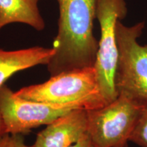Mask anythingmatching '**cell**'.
Returning a JSON list of instances; mask_svg holds the SVG:
<instances>
[{
  "instance_id": "cell-1",
  "label": "cell",
  "mask_w": 147,
  "mask_h": 147,
  "mask_svg": "<svg viewBox=\"0 0 147 147\" xmlns=\"http://www.w3.org/2000/svg\"><path fill=\"white\" fill-rule=\"evenodd\" d=\"M58 32L55 53L47 64L51 76L94 67L98 41L93 35L98 0H57Z\"/></svg>"
},
{
  "instance_id": "cell-2",
  "label": "cell",
  "mask_w": 147,
  "mask_h": 147,
  "mask_svg": "<svg viewBox=\"0 0 147 147\" xmlns=\"http://www.w3.org/2000/svg\"><path fill=\"white\" fill-rule=\"evenodd\" d=\"M14 94L25 100L59 105L73 104L87 110L106 105L94 67L51 76L47 82L23 87Z\"/></svg>"
},
{
  "instance_id": "cell-3",
  "label": "cell",
  "mask_w": 147,
  "mask_h": 147,
  "mask_svg": "<svg viewBox=\"0 0 147 147\" xmlns=\"http://www.w3.org/2000/svg\"><path fill=\"white\" fill-rule=\"evenodd\" d=\"M144 28V22L127 27L118 21L116 37L119 59L115 75L118 95L124 94L141 105H147V45L138 39Z\"/></svg>"
},
{
  "instance_id": "cell-4",
  "label": "cell",
  "mask_w": 147,
  "mask_h": 147,
  "mask_svg": "<svg viewBox=\"0 0 147 147\" xmlns=\"http://www.w3.org/2000/svg\"><path fill=\"white\" fill-rule=\"evenodd\" d=\"M142 105L124 94L87 110V134L96 147H127Z\"/></svg>"
},
{
  "instance_id": "cell-5",
  "label": "cell",
  "mask_w": 147,
  "mask_h": 147,
  "mask_svg": "<svg viewBox=\"0 0 147 147\" xmlns=\"http://www.w3.org/2000/svg\"><path fill=\"white\" fill-rule=\"evenodd\" d=\"M127 12L125 0H98L96 18L100 26V39L94 68L101 93L106 104L119 96L115 87L119 59L116 24L125 17Z\"/></svg>"
},
{
  "instance_id": "cell-6",
  "label": "cell",
  "mask_w": 147,
  "mask_h": 147,
  "mask_svg": "<svg viewBox=\"0 0 147 147\" xmlns=\"http://www.w3.org/2000/svg\"><path fill=\"white\" fill-rule=\"evenodd\" d=\"M77 105L35 102L16 96L5 84L0 88V114L9 134H27L33 129L49 125L74 110ZM84 110V109H83Z\"/></svg>"
},
{
  "instance_id": "cell-7",
  "label": "cell",
  "mask_w": 147,
  "mask_h": 147,
  "mask_svg": "<svg viewBox=\"0 0 147 147\" xmlns=\"http://www.w3.org/2000/svg\"><path fill=\"white\" fill-rule=\"evenodd\" d=\"M87 131V110H74L53 121L37 135L33 147H69Z\"/></svg>"
},
{
  "instance_id": "cell-8",
  "label": "cell",
  "mask_w": 147,
  "mask_h": 147,
  "mask_svg": "<svg viewBox=\"0 0 147 147\" xmlns=\"http://www.w3.org/2000/svg\"><path fill=\"white\" fill-rule=\"evenodd\" d=\"M53 48L34 47L16 51L0 48V88L14 74L38 65H47L54 55Z\"/></svg>"
},
{
  "instance_id": "cell-9",
  "label": "cell",
  "mask_w": 147,
  "mask_h": 147,
  "mask_svg": "<svg viewBox=\"0 0 147 147\" xmlns=\"http://www.w3.org/2000/svg\"><path fill=\"white\" fill-rule=\"evenodd\" d=\"M40 0H0V30L11 23H23L42 31L45 22L40 12Z\"/></svg>"
},
{
  "instance_id": "cell-10",
  "label": "cell",
  "mask_w": 147,
  "mask_h": 147,
  "mask_svg": "<svg viewBox=\"0 0 147 147\" xmlns=\"http://www.w3.org/2000/svg\"><path fill=\"white\" fill-rule=\"evenodd\" d=\"M129 142H134L140 147H147V105L142 106L130 136Z\"/></svg>"
},
{
  "instance_id": "cell-11",
  "label": "cell",
  "mask_w": 147,
  "mask_h": 147,
  "mask_svg": "<svg viewBox=\"0 0 147 147\" xmlns=\"http://www.w3.org/2000/svg\"><path fill=\"white\" fill-rule=\"evenodd\" d=\"M0 147H33L25 143L22 134H5L0 138Z\"/></svg>"
},
{
  "instance_id": "cell-12",
  "label": "cell",
  "mask_w": 147,
  "mask_h": 147,
  "mask_svg": "<svg viewBox=\"0 0 147 147\" xmlns=\"http://www.w3.org/2000/svg\"><path fill=\"white\" fill-rule=\"evenodd\" d=\"M69 147H96V146L92 142L91 139L90 138L87 132L78 142Z\"/></svg>"
},
{
  "instance_id": "cell-13",
  "label": "cell",
  "mask_w": 147,
  "mask_h": 147,
  "mask_svg": "<svg viewBox=\"0 0 147 147\" xmlns=\"http://www.w3.org/2000/svg\"><path fill=\"white\" fill-rule=\"evenodd\" d=\"M5 134H6V132H5V127L4 123H3L2 117H1V114H0V138L2 137Z\"/></svg>"
}]
</instances>
